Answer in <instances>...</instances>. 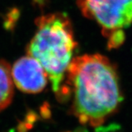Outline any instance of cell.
Segmentation results:
<instances>
[{"instance_id": "cell-1", "label": "cell", "mask_w": 132, "mask_h": 132, "mask_svg": "<svg viewBox=\"0 0 132 132\" xmlns=\"http://www.w3.org/2000/svg\"><path fill=\"white\" fill-rule=\"evenodd\" d=\"M66 86L73 95L72 113L81 123L97 126L117 110L122 95L114 66L101 54L75 57Z\"/></svg>"}, {"instance_id": "cell-2", "label": "cell", "mask_w": 132, "mask_h": 132, "mask_svg": "<svg viewBox=\"0 0 132 132\" xmlns=\"http://www.w3.org/2000/svg\"><path fill=\"white\" fill-rule=\"evenodd\" d=\"M35 23L27 54L41 65L59 98L66 97L67 74L76 48L71 21L65 14L56 13L42 15Z\"/></svg>"}, {"instance_id": "cell-3", "label": "cell", "mask_w": 132, "mask_h": 132, "mask_svg": "<svg viewBox=\"0 0 132 132\" xmlns=\"http://www.w3.org/2000/svg\"><path fill=\"white\" fill-rule=\"evenodd\" d=\"M84 16L101 27L112 47L123 41V29L132 24V0H77Z\"/></svg>"}, {"instance_id": "cell-4", "label": "cell", "mask_w": 132, "mask_h": 132, "mask_svg": "<svg viewBox=\"0 0 132 132\" xmlns=\"http://www.w3.org/2000/svg\"><path fill=\"white\" fill-rule=\"evenodd\" d=\"M11 74L14 85L25 93H39L48 84V76L41 65L28 54L15 62Z\"/></svg>"}, {"instance_id": "cell-5", "label": "cell", "mask_w": 132, "mask_h": 132, "mask_svg": "<svg viewBox=\"0 0 132 132\" xmlns=\"http://www.w3.org/2000/svg\"><path fill=\"white\" fill-rule=\"evenodd\" d=\"M14 95V83L11 68L3 60H0V112L11 104Z\"/></svg>"}, {"instance_id": "cell-6", "label": "cell", "mask_w": 132, "mask_h": 132, "mask_svg": "<svg viewBox=\"0 0 132 132\" xmlns=\"http://www.w3.org/2000/svg\"><path fill=\"white\" fill-rule=\"evenodd\" d=\"M34 1L35 3H37L38 5H43V4H44L46 0H34Z\"/></svg>"}]
</instances>
